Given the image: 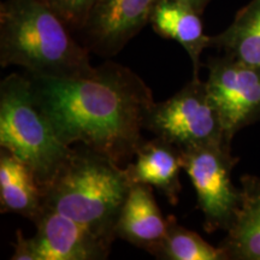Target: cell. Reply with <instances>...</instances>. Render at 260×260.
Masks as SVG:
<instances>
[{"label":"cell","mask_w":260,"mask_h":260,"mask_svg":"<svg viewBox=\"0 0 260 260\" xmlns=\"http://www.w3.org/2000/svg\"><path fill=\"white\" fill-rule=\"evenodd\" d=\"M0 146L30 169L41 193L73 153L38 105L28 75L0 83Z\"/></svg>","instance_id":"277c9868"},{"label":"cell","mask_w":260,"mask_h":260,"mask_svg":"<svg viewBox=\"0 0 260 260\" xmlns=\"http://www.w3.org/2000/svg\"><path fill=\"white\" fill-rule=\"evenodd\" d=\"M175 2L182 3V4L188 5L189 8L194 9L198 14H203L204 10L206 9V6L209 5L211 0H175Z\"/></svg>","instance_id":"d6986e66"},{"label":"cell","mask_w":260,"mask_h":260,"mask_svg":"<svg viewBox=\"0 0 260 260\" xmlns=\"http://www.w3.org/2000/svg\"><path fill=\"white\" fill-rule=\"evenodd\" d=\"M154 256L164 260H225L220 247H213L199 234L180 225L174 216L168 217L167 233Z\"/></svg>","instance_id":"2e32d148"},{"label":"cell","mask_w":260,"mask_h":260,"mask_svg":"<svg viewBox=\"0 0 260 260\" xmlns=\"http://www.w3.org/2000/svg\"><path fill=\"white\" fill-rule=\"evenodd\" d=\"M2 212L21 214L34 222L44 209L42 193L30 169L8 149L0 152Z\"/></svg>","instance_id":"5bb4252c"},{"label":"cell","mask_w":260,"mask_h":260,"mask_svg":"<svg viewBox=\"0 0 260 260\" xmlns=\"http://www.w3.org/2000/svg\"><path fill=\"white\" fill-rule=\"evenodd\" d=\"M154 3L155 0H99L79 30L83 45L98 56H116L148 23Z\"/></svg>","instance_id":"ba28073f"},{"label":"cell","mask_w":260,"mask_h":260,"mask_svg":"<svg viewBox=\"0 0 260 260\" xmlns=\"http://www.w3.org/2000/svg\"><path fill=\"white\" fill-rule=\"evenodd\" d=\"M206 86L232 144L240 130L260 121V68L228 56L211 57Z\"/></svg>","instance_id":"52a82bcc"},{"label":"cell","mask_w":260,"mask_h":260,"mask_svg":"<svg viewBox=\"0 0 260 260\" xmlns=\"http://www.w3.org/2000/svg\"><path fill=\"white\" fill-rule=\"evenodd\" d=\"M42 0L0 5V65L21 67L29 76L71 77L89 73V50Z\"/></svg>","instance_id":"7a4b0ae2"},{"label":"cell","mask_w":260,"mask_h":260,"mask_svg":"<svg viewBox=\"0 0 260 260\" xmlns=\"http://www.w3.org/2000/svg\"><path fill=\"white\" fill-rule=\"evenodd\" d=\"M34 223L35 260H104L110 255L112 240L56 211L44 206Z\"/></svg>","instance_id":"9c48e42d"},{"label":"cell","mask_w":260,"mask_h":260,"mask_svg":"<svg viewBox=\"0 0 260 260\" xmlns=\"http://www.w3.org/2000/svg\"><path fill=\"white\" fill-rule=\"evenodd\" d=\"M211 47L224 56L260 68V0H251L237 12L232 24L211 39Z\"/></svg>","instance_id":"9a60e30c"},{"label":"cell","mask_w":260,"mask_h":260,"mask_svg":"<svg viewBox=\"0 0 260 260\" xmlns=\"http://www.w3.org/2000/svg\"><path fill=\"white\" fill-rule=\"evenodd\" d=\"M65 22L71 30L79 31L99 0H42Z\"/></svg>","instance_id":"e0dca14e"},{"label":"cell","mask_w":260,"mask_h":260,"mask_svg":"<svg viewBox=\"0 0 260 260\" xmlns=\"http://www.w3.org/2000/svg\"><path fill=\"white\" fill-rule=\"evenodd\" d=\"M28 77L38 105L63 144L86 146L119 165L134 158L155 104L138 74L106 61L79 76Z\"/></svg>","instance_id":"6da1fadb"},{"label":"cell","mask_w":260,"mask_h":260,"mask_svg":"<svg viewBox=\"0 0 260 260\" xmlns=\"http://www.w3.org/2000/svg\"><path fill=\"white\" fill-rule=\"evenodd\" d=\"M125 169L133 183L157 188L172 205L178 203L183 158L181 149L171 142L159 136L151 141H144L136 151L134 161L129 162Z\"/></svg>","instance_id":"8fae6325"},{"label":"cell","mask_w":260,"mask_h":260,"mask_svg":"<svg viewBox=\"0 0 260 260\" xmlns=\"http://www.w3.org/2000/svg\"><path fill=\"white\" fill-rule=\"evenodd\" d=\"M149 23L158 35L175 40L186 50L193 64V76H199L200 57L211 47V39L204 32L200 14L175 0H155Z\"/></svg>","instance_id":"7c38bea8"},{"label":"cell","mask_w":260,"mask_h":260,"mask_svg":"<svg viewBox=\"0 0 260 260\" xmlns=\"http://www.w3.org/2000/svg\"><path fill=\"white\" fill-rule=\"evenodd\" d=\"M146 129L181 151L228 144L219 113L211 99L206 81L191 79L175 95L154 104Z\"/></svg>","instance_id":"5b68a950"},{"label":"cell","mask_w":260,"mask_h":260,"mask_svg":"<svg viewBox=\"0 0 260 260\" xmlns=\"http://www.w3.org/2000/svg\"><path fill=\"white\" fill-rule=\"evenodd\" d=\"M152 188L133 184L117 220L116 236L154 255L167 233L168 218L159 210Z\"/></svg>","instance_id":"30bf717a"},{"label":"cell","mask_w":260,"mask_h":260,"mask_svg":"<svg viewBox=\"0 0 260 260\" xmlns=\"http://www.w3.org/2000/svg\"><path fill=\"white\" fill-rule=\"evenodd\" d=\"M14 248L15 252L11 256L12 260H35L30 239H25L21 230H17V233H16V242Z\"/></svg>","instance_id":"ac0fdd59"},{"label":"cell","mask_w":260,"mask_h":260,"mask_svg":"<svg viewBox=\"0 0 260 260\" xmlns=\"http://www.w3.org/2000/svg\"><path fill=\"white\" fill-rule=\"evenodd\" d=\"M241 203L219 247L225 260H260V177L242 175Z\"/></svg>","instance_id":"4fadbf2b"},{"label":"cell","mask_w":260,"mask_h":260,"mask_svg":"<svg viewBox=\"0 0 260 260\" xmlns=\"http://www.w3.org/2000/svg\"><path fill=\"white\" fill-rule=\"evenodd\" d=\"M133 184L126 169L80 145L42 190V201L47 209L113 241L117 220Z\"/></svg>","instance_id":"3957f363"},{"label":"cell","mask_w":260,"mask_h":260,"mask_svg":"<svg viewBox=\"0 0 260 260\" xmlns=\"http://www.w3.org/2000/svg\"><path fill=\"white\" fill-rule=\"evenodd\" d=\"M182 152L183 170L197 193L198 207L204 214V230H228L241 203V189L232 181L239 158L228 144L204 146Z\"/></svg>","instance_id":"8992f818"}]
</instances>
